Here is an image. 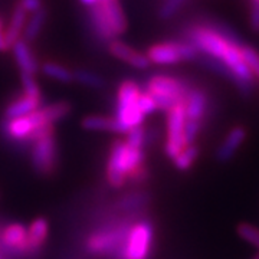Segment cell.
<instances>
[{
  "instance_id": "1",
  "label": "cell",
  "mask_w": 259,
  "mask_h": 259,
  "mask_svg": "<svg viewBox=\"0 0 259 259\" xmlns=\"http://www.w3.org/2000/svg\"><path fill=\"white\" fill-rule=\"evenodd\" d=\"M189 44H192L197 52H203L204 55L212 58L213 61H221L228 56L231 49L238 42L232 39L228 33H223L222 30L214 29L212 26H194L187 32Z\"/></svg>"
},
{
  "instance_id": "2",
  "label": "cell",
  "mask_w": 259,
  "mask_h": 259,
  "mask_svg": "<svg viewBox=\"0 0 259 259\" xmlns=\"http://www.w3.org/2000/svg\"><path fill=\"white\" fill-rule=\"evenodd\" d=\"M140 87L134 81H122L118 88V102L115 108V120L120 122L124 128L130 131L134 127H139L144 121V114L139 110Z\"/></svg>"
},
{
  "instance_id": "3",
  "label": "cell",
  "mask_w": 259,
  "mask_h": 259,
  "mask_svg": "<svg viewBox=\"0 0 259 259\" xmlns=\"http://www.w3.org/2000/svg\"><path fill=\"white\" fill-rule=\"evenodd\" d=\"M148 61L157 65H175L180 61H192L197 56V49L189 42H166L153 45L147 51Z\"/></svg>"
},
{
  "instance_id": "4",
  "label": "cell",
  "mask_w": 259,
  "mask_h": 259,
  "mask_svg": "<svg viewBox=\"0 0 259 259\" xmlns=\"http://www.w3.org/2000/svg\"><path fill=\"white\" fill-rule=\"evenodd\" d=\"M185 102L177 104L175 108L167 112V143L164 151L167 157L175 158L187 147L185 141V124H186Z\"/></svg>"
},
{
  "instance_id": "5",
  "label": "cell",
  "mask_w": 259,
  "mask_h": 259,
  "mask_svg": "<svg viewBox=\"0 0 259 259\" xmlns=\"http://www.w3.org/2000/svg\"><path fill=\"white\" fill-rule=\"evenodd\" d=\"M153 241V226L151 223H137L127 236V243L124 248V259H148Z\"/></svg>"
},
{
  "instance_id": "6",
  "label": "cell",
  "mask_w": 259,
  "mask_h": 259,
  "mask_svg": "<svg viewBox=\"0 0 259 259\" xmlns=\"http://www.w3.org/2000/svg\"><path fill=\"white\" fill-rule=\"evenodd\" d=\"M189 90L183 79L167 75H154L147 83V93L151 97H164L176 102H185Z\"/></svg>"
},
{
  "instance_id": "7",
  "label": "cell",
  "mask_w": 259,
  "mask_h": 259,
  "mask_svg": "<svg viewBox=\"0 0 259 259\" xmlns=\"http://www.w3.org/2000/svg\"><path fill=\"white\" fill-rule=\"evenodd\" d=\"M127 158H128V146L122 141L114 143L108 160V168H107L108 182L112 187H121L125 183L128 176Z\"/></svg>"
},
{
  "instance_id": "8",
  "label": "cell",
  "mask_w": 259,
  "mask_h": 259,
  "mask_svg": "<svg viewBox=\"0 0 259 259\" xmlns=\"http://www.w3.org/2000/svg\"><path fill=\"white\" fill-rule=\"evenodd\" d=\"M56 163V144L54 134L35 141L32 151V164L42 175H49Z\"/></svg>"
},
{
  "instance_id": "9",
  "label": "cell",
  "mask_w": 259,
  "mask_h": 259,
  "mask_svg": "<svg viewBox=\"0 0 259 259\" xmlns=\"http://www.w3.org/2000/svg\"><path fill=\"white\" fill-rule=\"evenodd\" d=\"M248 136V131L242 125H236L226 134L221 146L216 150V160L219 163H228L235 157L236 151L242 147Z\"/></svg>"
},
{
  "instance_id": "10",
  "label": "cell",
  "mask_w": 259,
  "mask_h": 259,
  "mask_svg": "<svg viewBox=\"0 0 259 259\" xmlns=\"http://www.w3.org/2000/svg\"><path fill=\"white\" fill-rule=\"evenodd\" d=\"M110 52L112 56L118 58L121 61L127 62L131 66L137 68V69H147L148 66L151 65V62L148 61V58L143 54H139L137 51H134L133 48H130L128 45L122 44L121 40L114 39L110 42Z\"/></svg>"
},
{
  "instance_id": "11",
  "label": "cell",
  "mask_w": 259,
  "mask_h": 259,
  "mask_svg": "<svg viewBox=\"0 0 259 259\" xmlns=\"http://www.w3.org/2000/svg\"><path fill=\"white\" fill-rule=\"evenodd\" d=\"M185 108L189 120L202 122L207 111V95L203 90L190 88L185 98Z\"/></svg>"
},
{
  "instance_id": "12",
  "label": "cell",
  "mask_w": 259,
  "mask_h": 259,
  "mask_svg": "<svg viewBox=\"0 0 259 259\" xmlns=\"http://www.w3.org/2000/svg\"><path fill=\"white\" fill-rule=\"evenodd\" d=\"M12 51H13V56H15V61L18 64L20 72L30 75L36 74L39 71L36 58L33 55L29 44L23 37H20L18 42L12 47Z\"/></svg>"
},
{
  "instance_id": "13",
  "label": "cell",
  "mask_w": 259,
  "mask_h": 259,
  "mask_svg": "<svg viewBox=\"0 0 259 259\" xmlns=\"http://www.w3.org/2000/svg\"><path fill=\"white\" fill-rule=\"evenodd\" d=\"M100 3L114 35L115 36L122 35L127 30V20L124 16V12L121 9L120 2L118 0H100Z\"/></svg>"
},
{
  "instance_id": "14",
  "label": "cell",
  "mask_w": 259,
  "mask_h": 259,
  "mask_svg": "<svg viewBox=\"0 0 259 259\" xmlns=\"http://www.w3.org/2000/svg\"><path fill=\"white\" fill-rule=\"evenodd\" d=\"M35 128L36 127L33 124L30 114L20 118H15V120H5L2 125L3 133L12 140H29Z\"/></svg>"
},
{
  "instance_id": "15",
  "label": "cell",
  "mask_w": 259,
  "mask_h": 259,
  "mask_svg": "<svg viewBox=\"0 0 259 259\" xmlns=\"http://www.w3.org/2000/svg\"><path fill=\"white\" fill-rule=\"evenodd\" d=\"M90 20H91V25H93L94 32L95 35L100 37L104 42H111L115 39V35L112 32L111 26L108 23V20L104 15V10L100 2H97L95 5H93L90 8Z\"/></svg>"
},
{
  "instance_id": "16",
  "label": "cell",
  "mask_w": 259,
  "mask_h": 259,
  "mask_svg": "<svg viewBox=\"0 0 259 259\" xmlns=\"http://www.w3.org/2000/svg\"><path fill=\"white\" fill-rule=\"evenodd\" d=\"M28 18V12L23 9L19 3H16L13 13H12V20L8 30L5 32V44H6V51L12 49V47L20 39V35L23 32L25 23Z\"/></svg>"
},
{
  "instance_id": "17",
  "label": "cell",
  "mask_w": 259,
  "mask_h": 259,
  "mask_svg": "<svg viewBox=\"0 0 259 259\" xmlns=\"http://www.w3.org/2000/svg\"><path fill=\"white\" fill-rule=\"evenodd\" d=\"M42 98H32V97H20L18 100H15L13 102H10L9 105L6 107L5 111V118L6 120H15V118H20L29 115L30 112L36 111L40 105Z\"/></svg>"
},
{
  "instance_id": "18",
  "label": "cell",
  "mask_w": 259,
  "mask_h": 259,
  "mask_svg": "<svg viewBox=\"0 0 259 259\" xmlns=\"http://www.w3.org/2000/svg\"><path fill=\"white\" fill-rule=\"evenodd\" d=\"M2 241H3V245L8 248L19 250L28 249V232L22 225H18V223L10 225L3 232Z\"/></svg>"
},
{
  "instance_id": "19",
  "label": "cell",
  "mask_w": 259,
  "mask_h": 259,
  "mask_svg": "<svg viewBox=\"0 0 259 259\" xmlns=\"http://www.w3.org/2000/svg\"><path fill=\"white\" fill-rule=\"evenodd\" d=\"M82 127L85 130L94 131H111V133H128L115 118L101 117V115H90L82 120Z\"/></svg>"
},
{
  "instance_id": "20",
  "label": "cell",
  "mask_w": 259,
  "mask_h": 259,
  "mask_svg": "<svg viewBox=\"0 0 259 259\" xmlns=\"http://www.w3.org/2000/svg\"><path fill=\"white\" fill-rule=\"evenodd\" d=\"M48 16V12L47 9H39L35 13H32V18L29 19L28 23H26V26H25V30H23V39L30 44V42H33L37 36H39V33H40V30L44 28V25H45V20H47Z\"/></svg>"
},
{
  "instance_id": "21",
  "label": "cell",
  "mask_w": 259,
  "mask_h": 259,
  "mask_svg": "<svg viewBox=\"0 0 259 259\" xmlns=\"http://www.w3.org/2000/svg\"><path fill=\"white\" fill-rule=\"evenodd\" d=\"M122 238V232L118 233H100L93 236L88 242V249L91 252H104L114 248Z\"/></svg>"
},
{
  "instance_id": "22",
  "label": "cell",
  "mask_w": 259,
  "mask_h": 259,
  "mask_svg": "<svg viewBox=\"0 0 259 259\" xmlns=\"http://www.w3.org/2000/svg\"><path fill=\"white\" fill-rule=\"evenodd\" d=\"M48 235V222L45 219H36L30 225L28 232V249L35 250L44 245Z\"/></svg>"
},
{
  "instance_id": "23",
  "label": "cell",
  "mask_w": 259,
  "mask_h": 259,
  "mask_svg": "<svg viewBox=\"0 0 259 259\" xmlns=\"http://www.w3.org/2000/svg\"><path fill=\"white\" fill-rule=\"evenodd\" d=\"M40 72L44 75H47L48 78H52L55 81L59 82H71L74 81V76H72V71H69L68 68H65L62 65L56 64V62H44L40 65Z\"/></svg>"
},
{
  "instance_id": "24",
  "label": "cell",
  "mask_w": 259,
  "mask_h": 259,
  "mask_svg": "<svg viewBox=\"0 0 259 259\" xmlns=\"http://www.w3.org/2000/svg\"><path fill=\"white\" fill-rule=\"evenodd\" d=\"M42 112H44V117L45 120L52 124L55 121H59L65 118L69 112H71V104L68 102H55V104H51L45 108H42Z\"/></svg>"
},
{
  "instance_id": "25",
  "label": "cell",
  "mask_w": 259,
  "mask_h": 259,
  "mask_svg": "<svg viewBox=\"0 0 259 259\" xmlns=\"http://www.w3.org/2000/svg\"><path fill=\"white\" fill-rule=\"evenodd\" d=\"M199 156V148L197 146H187V147L183 148V151L175 158V166H176L177 170L180 171H186L189 170L190 167L193 166V163L196 161V158Z\"/></svg>"
},
{
  "instance_id": "26",
  "label": "cell",
  "mask_w": 259,
  "mask_h": 259,
  "mask_svg": "<svg viewBox=\"0 0 259 259\" xmlns=\"http://www.w3.org/2000/svg\"><path fill=\"white\" fill-rule=\"evenodd\" d=\"M72 76H74V81L87 85L90 88H102L105 85V81L100 75L91 72L88 69H75L72 72Z\"/></svg>"
},
{
  "instance_id": "27",
  "label": "cell",
  "mask_w": 259,
  "mask_h": 259,
  "mask_svg": "<svg viewBox=\"0 0 259 259\" xmlns=\"http://www.w3.org/2000/svg\"><path fill=\"white\" fill-rule=\"evenodd\" d=\"M238 235L243 241H246L250 245L256 246L259 249V229L252 226L249 223H239L238 225Z\"/></svg>"
},
{
  "instance_id": "28",
  "label": "cell",
  "mask_w": 259,
  "mask_h": 259,
  "mask_svg": "<svg viewBox=\"0 0 259 259\" xmlns=\"http://www.w3.org/2000/svg\"><path fill=\"white\" fill-rule=\"evenodd\" d=\"M20 81H22L23 91H25V95H26V97H32V98H42L40 88H39L36 79H35V75L20 72Z\"/></svg>"
},
{
  "instance_id": "29",
  "label": "cell",
  "mask_w": 259,
  "mask_h": 259,
  "mask_svg": "<svg viewBox=\"0 0 259 259\" xmlns=\"http://www.w3.org/2000/svg\"><path fill=\"white\" fill-rule=\"evenodd\" d=\"M242 56L245 59L246 65L249 66L252 74L259 78V54L250 47H245L242 45Z\"/></svg>"
},
{
  "instance_id": "30",
  "label": "cell",
  "mask_w": 259,
  "mask_h": 259,
  "mask_svg": "<svg viewBox=\"0 0 259 259\" xmlns=\"http://www.w3.org/2000/svg\"><path fill=\"white\" fill-rule=\"evenodd\" d=\"M148 200V196L146 193H131L128 196H125L121 200L120 207L124 210H130V209H137L139 206L143 203H146Z\"/></svg>"
},
{
  "instance_id": "31",
  "label": "cell",
  "mask_w": 259,
  "mask_h": 259,
  "mask_svg": "<svg viewBox=\"0 0 259 259\" xmlns=\"http://www.w3.org/2000/svg\"><path fill=\"white\" fill-rule=\"evenodd\" d=\"M144 141H146V131L141 125H139V127H134V128L130 130L125 144L130 148H143Z\"/></svg>"
},
{
  "instance_id": "32",
  "label": "cell",
  "mask_w": 259,
  "mask_h": 259,
  "mask_svg": "<svg viewBox=\"0 0 259 259\" xmlns=\"http://www.w3.org/2000/svg\"><path fill=\"white\" fill-rule=\"evenodd\" d=\"M186 0H164L163 6L158 10V16L161 19H170L176 15L183 6Z\"/></svg>"
},
{
  "instance_id": "33",
  "label": "cell",
  "mask_w": 259,
  "mask_h": 259,
  "mask_svg": "<svg viewBox=\"0 0 259 259\" xmlns=\"http://www.w3.org/2000/svg\"><path fill=\"white\" fill-rule=\"evenodd\" d=\"M200 124H202V122H199V121L186 118L185 141L187 146H192V144H194V141H196L197 136H199V131H200Z\"/></svg>"
},
{
  "instance_id": "34",
  "label": "cell",
  "mask_w": 259,
  "mask_h": 259,
  "mask_svg": "<svg viewBox=\"0 0 259 259\" xmlns=\"http://www.w3.org/2000/svg\"><path fill=\"white\" fill-rule=\"evenodd\" d=\"M137 105H139V110L144 115H148V114H153V112L157 110V105L154 100L151 98V95L148 93H141L140 94L139 100H137Z\"/></svg>"
},
{
  "instance_id": "35",
  "label": "cell",
  "mask_w": 259,
  "mask_h": 259,
  "mask_svg": "<svg viewBox=\"0 0 259 259\" xmlns=\"http://www.w3.org/2000/svg\"><path fill=\"white\" fill-rule=\"evenodd\" d=\"M18 3L28 13H35L39 9H42V5H44L42 0H19Z\"/></svg>"
},
{
  "instance_id": "36",
  "label": "cell",
  "mask_w": 259,
  "mask_h": 259,
  "mask_svg": "<svg viewBox=\"0 0 259 259\" xmlns=\"http://www.w3.org/2000/svg\"><path fill=\"white\" fill-rule=\"evenodd\" d=\"M249 23L250 28L253 29L255 32H259V2H252Z\"/></svg>"
},
{
  "instance_id": "37",
  "label": "cell",
  "mask_w": 259,
  "mask_h": 259,
  "mask_svg": "<svg viewBox=\"0 0 259 259\" xmlns=\"http://www.w3.org/2000/svg\"><path fill=\"white\" fill-rule=\"evenodd\" d=\"M97 2H100V0H81V3L82 5H85L87 8H91L93 5H95Z\"/></svg>"
},
{
  "instance_id": "38",
  "label": "cell",
  "mask_w": 259,
  "mask_h": 259,
  "mask_svg": "<svg viewBox=\"0 0 259 259\" xmlns=\"http://www.w3.org/2000/svg\"><path fill=\"white\" fill-rule=\"evenodd\" d=\"M252 259H259V253H258V255H255V256H253Z\"/></svg>"
},
{
  "instance_id": "39",
  "label": "cell",
  "mask_w": 259,
  "mask_h": 259,
  "mask_svg": "<svg viewBox=\"0 0 259 259\" xmlns=\"http://www.w3.org/2000/svg\"><path fill=\"white\" fill-rule=\"evenodd\" d=\"M0 33H3V32H2V25H0Z\"/></svg>"
},
{
  "instance_id": "40",
  "label": "cell",
  "mask_w": 259,
  "mask_h": 259,
  "mask_svg": "<svg viewBox=\"0 0 259 259\" xmlns=\"http://www.w3.org/2000/svg\"><path fill=\"white\" fill-rule=\"evenodd\" d=\"M252 2H259V0H252Z\"/></svg>"
}]
</instances>
